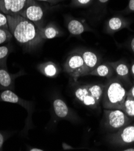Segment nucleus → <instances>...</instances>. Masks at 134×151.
<instances>
[{
    "instance_id": "5701e85b",
    "label": "nucleus",
    "mask_w": 134,
    "mask_h": 151,
    "mask_svg": "<svg viewBox=\"0 0 134 151\" xmlns=\"http://www.w3.org/2000/svg\"><path fill=\"white\" fill-rule=\"evenodd\" d=\"M9 49L7 46L0 47V60L6 58L9 54Z\"/></svg>"
},
{
    "instance_id": "412c9836",
    "label": "nucleus",
    "mask_w": 134,
    "mask_h": 151,
    "mask_svg": "<svg viewBox=\"0 0 134 151\" xmlns=\"http://www.w3.org/2000/svg\"><path fill=\"white\" fill-rule=\"evenodd\" d=\"M13 35L9 29L0 28V45L10 40Z\"/></svg>"
},
{
    "instance_id": "423d86ee",
    "label": "nucleus",
    "mask_w": 134,
    "mask_h": 151,
    "mask_svg": "<svg viewBox=\"0 0 134 151\" xmlns=\"http://www.w3.org/2000/svg\"><path fill=\"white\" fill-rule=\"evenodd\" d=\"M109 142L115 146H125L134 143V124H129L110 135Z\"/></svg>"
},
{
    "instance_id": "b1692460",
    "label": "nucleus",
    "mask_w": 134,
    "mask_h": 151,
    "mask_svg": "<svg viewBox=\"0 0 134 151\" xmlns=\"http://www.w3.org/2000/svg\"><path fill=\"white\" fill-rule=\"evenodd\" d=\"M74 3L78 6H87L91 3L92 0H73Z\"/></svg>"
},
{
    "instance_id": "393cba45",
    "label": "nucleus",
    "mask_w": 134,
    "mask_h": 151,
    "mask_svg": "<svg viewBox=\"0 0 134 151\" xmlns=\"http://www.w3.org/2000/svg\"><path fill=\"white\" fill-rule=\"evenodd\" d=\"M4 142V135L0 132V150L2 149V147L3 146Z\"/></svg>"
},
{
    "instance_id": "6ab92c4d",
    "label": "nucleus",
    "mask_w": 134,
    "mask_h": 151,
    "mask_svg": "<svg viewBox=\"0 0 134 151\" xmlns=\"http://www.w3.org/2000/svg\"><path fill=\"white\" fill-rule=\"evenodd\" d=\"M12 77L6 69L0 68V87L7 88L12 84Z\"/></svg>"
},
{
    "instance_id": "f257e3e1",
    "label": "nucleus",
    "mask_w": 134,
    "mask_h": 151,
    "mask_svg": "<svg viewBox=\"0 0 134 151\" xmlns=\"http://www.w3.org/2000/svg\"><path fill=\"white\" fill-rule=\"evenodd\" d=\"M9 29L13 36L23 47L33 49L43 40L40 28L33 22L17 14L6 15Z\"/></svg>"
},
{
    "instance_id": "f03ea898",
    "label": "nucleus",
    "mask_w": 134,
    "mask_h": 151,
    "mask_svg": "<svg viewBox=\"0 0 134 151\" xmlns=\"http://www.w3.org/2000/svg\"><path fill=\"white\" fill-rule=\"evenodd\" d=\"M127 93V92L120 79L109 78L105 84L101 101L103 108L104 109H119L123 111Z\"/></svg>"
},
{
    "instance_id": "2eb2a0df",
    "label": "nucleus",
    "mask_w": 134,
    "mask_h": 151,
    "mask_svg": "<svg viewBox=\"0 0 134 151\" xmlns=\"http://www.w3.org/2000/svg\"><path fill=\"white\" fill-rule=\"evenodd\" d=\"M68 29L72 35H80L86 31V28L79 20L71 19L68 24Z\"/></svg>"
},
{
    "instance_id": "1a4fd4ad",
    "label": "nucleus",
    "mask_w": 134,
    "mask_h": 151,
    "mask_svg": "<svg viewBox=\"0 0 134 151\" xmlns=\"http://www.w3.org/2000/svg\"><path fill=\"white\" fill-rule=\"evenodd\" d=\"M80 54L83 60L86 70L84 76H86L88 73L99 65V58L94 52L90 51H85L81 52Z\"/></svg>"
},
{
    "instance_id": "6e6552de",
    "label": "nucleus",
    "mask_w": 134,
    "mask_h": 151,
    "mask_svg": "<svg viewBox=\"0 0 134 151\" xmlns=\"http://www.w3.org/2000/svg\"><path fill=\"white\" fill-rule=\"evenodd\" d=\"M74 95H75L76 98L82 104L91 109H96L99 107L100 104L89 93L86 85H82L78 87L74 91Z\"/></svg>"
},
{
    "instance_id": "4468645a",
    "label": "nucleus",
    "mask_w": 134,
    "mask_h": 151,
    "mask_svg": "<svg viewBox=\"0 0 134 151\" xmlns=\"http://www.w3.org/2000/svg\"><path fill=\"white\" fill-rule=\"evenodd\" d=\"M39 69L46 77L53 78L57 76L59 72L57 66L53 62H49L40 65Z\"/></svg>"
},
{
    "instance_id": "7ed1b4c3",
    "label": "nucleus",
    "mask_w": 134,
    "mask_h": 151,
    "mask_svg": "<svg viewBox=\"0 0 134 151\" xmlns=\"http://www.w3.org/2000/svg\"><path fill=\"white\" fill-rule=\"evenodd\" d=\"M133 118L129 117L123 110L119 109H104L103 125L112 133L132 123Z\"/></svg>"
},
{
    "instance_id": "a211bd4d",
    "label": "nucleus",
    "mask_w": 134,
    "mask_h": 151,
    "mask_svg": "<svg viewBox=\"0 0 134 151\" xmlns=\"http://www.w3.org/2000/svg\"><path fill=\"white\" fill-rule=\"evenodd\" d=\"M123 111L130 117L134 118V98L131 93L127 92L124 104Z\"/></svg>"
},
{
    "instance_id": "473e14b6",
    "label": "nucleus",
    "mask_w": 134,
    "mask_h": 151,
    "mask_svg": "<svg viewBox=\"0 0 134 151\" xmlns=\"http://www.w3.org/2000/svg\"><path fill=\"white\" fill-rule=\"evenodd\" d=\"M125 150V151H134V147L125 149V150Z\"/></svg>"
},
{
    "instance_id": "c85d7f7f",
    "label": "nucleus",
    "mask_w": 134,
    "mask_h": 151,
    "mask_svg": "<svg viewBox=\"0 0 134 151\" xmlns=\"http://www.w3.org/2000/svg\"><path fill=\"white\" fill-rule=\"evenodd\" d=\"M38 1H46V2H49V3H56L55 0H38Z\"/></svg>"
},
{
    "instance_id": "0eeeda50",
    "label": "nucleus",
    "mask_w": 134,
    "mask_h": 151,
    "mask_svg": "<svg viewBox=\"0 0 134 151\" xmlns=\"http://www.w3.org/2000/svg\"><path fill=\"white\" fill-rule=\"evenodd\" d=\"M27 2V0H0V12L11 16L19 14Z\"/></svg>"
},
{
    "instance_id": "bb28decb",
    "label": "nucleus",
    "mask_w": 134,
    "mask_h": 151,
    "mask_svg": "<svg viewBox=\"0 0 134 151\" xmlns=\"http://www.w3.org/2000/svg\"><path fill=\"white\" fill-rule=\"evenodd\" d=\"M129 92L131 93V95H132V97L134 98V83H133V86H132L131 88L130 89V90H129Z\"/></svg>"
},
{
    "instance_id": "f8f14e48",
    "label": "nucleus",
    "mask_w": 134,
    "mask_h": 151,
    "mask_svg": "<svg viewBox=\"0 0 134 151\" xmlns=\"http://www.w3.org/2000/svg\"><path fill=\"white\" fill-rule=\"evenodd\" d=\"M53 109L56 115L60 118H65L68 114V107L65 102L61 99H56L54 101Z\"/></svg>"
},
{
    "instance_id": "2f4dec72",
    "label": "nucleus",
    "mask_w": 134,
    "mask_h": 151,
    "mask_svg": "<svg viewBox=\"0 0 134 151\" xmlns=\"http://www.w3.org/2000/svg\"><path fill=\"white\" fill-rule=\"evenodd\" d=\"M109 1V0H99V1L102 4H105L108 1Z\"/></svg>"
},
{
    "instance_id": "dca6fc26",
    "label": "nucleus",
    "mask_w": 134,
    "mask_h": 151,
    "mask_svg": "<svg viewBox=\"0 0 134 151\" xmlns=\"http://www.w3.org/2000/svg\"><path fill=\"white\" fill-rule=\"evenodd\" d=\"M88 91L91 95L100 104L103 94L105 84H86Z\"/></svg>"
},
{
    "instance_id": "c756f323",
    "label": "nucleus",
    "mask_w": 134,
    "mask_h": 151,
    "mask_svg": "<svg viewBox=\"0 0 134 151\" xmlns=\"http://www.w3.org/2000/svg\"><path fill=\"white\" fill-rule=\"evenodd\" d=\"M131 73L133 78H134V63L132 65V66H131Z\"/></svg>"
},
{
    "instance_id": "39448f33",
    "label": "nucleus",
    "mask_w": 134,
    "mask_h": 151,
    "mask_svg": "<svg viewBox=\"0 0 134 151\" xmlns=\"http://www.w3.org/2000/svg\"><path fill=\"white\" fill-rule=\"evenodd\" d=\"M19 14L33 22L39 28L42 27L41 23L44 16V11L35 0H27L25 7Z\"/></svg>"
},
{
    "instance_id": "9b49d317",
    "label": "nucleus",
    "mask_w": 134,
    "mask_h": 151,
    "mask_svg": "<svg viewBox=\"0 0 134 151\" xmlns=\"http://www.w3.org/2000/svg\"><path fill=\"white\" fill-rule=\"evenodd\" d=\"M108 63L112 66L114 72L119 78L124 81H127L129 80V69L125 63L122 62L120 60V61L109 62Z\"/></svg>"
},
{
    "instance_id": "f3484780",
    "label": "nucleus",
    "mask_w": 134,
    "mask_h": 151,
    "mask_svg": "<svg viewBox=\"0 0 134 151\" xmlns=\"http://www.w3.org/2000/svg\"><path fill=\"white\" fill-rule=\"evenodd\" d=\"M124 19L120 17H113L109 19L108 22V29L110 32H117L126 27Z\"/></svg>"
},
{
    "instance_id": "20e7f679",
    "label": "nucleus",
    "mask_w": 134,
    "mask_h": 151,
    "mask_svg": "<svg viewBox=\"0 0 134 151\" xmlns=\"http://www.w3.org/2000/svg\"><path fill=\"white\" fill-rule=\"evenodd\" d=\"M64 70L74 81H77L80 77H84L86 70L80 53H73L68 57L64 64Z\"/></svg>"
},
{
    "instance_id": "7c9ffc66",
    "label": "nucleus",
    "mask_w": 134,
    "mask_h": 151,
    "mask_svg": "<svg viewBox=\"0 0 134 151\" xmlns=\"http://www.w3.org/2000/svg\"><path fill=\"white\" fill-rule=\"evenodd\" d=\"M30 150H31V151H42L43 150L41 149H38V148H33V149H31Z\"/></svg>"
},
{
    "instance_id": "9d476101",
    "label": "nucleus",
    "mask_w": 134,
    "mask_h": 151,
    "mask_svg": "<svg viewBox=\"0 0 134 151\" xmlns=\"http://www.w3.org/2000/svg\"><path fill=\"white\" fill-rule=\"evenodd\" d=\"M114 73V70L113 68L108 63H107L99 65L86 75H95V76L110 78L112 77Z\"/></svg>"
},
{
    "instance_id": "cd10ccee",
    "label": "nucleus",
    "mask_w": 134,
    "mask_h": 151,
    "mask_svg": "<svg viewBox=\"0 0 134 151\" xmlns=\"http://www.w3.org/2000/svg\"><path fill=\"white\" fill-rule=\"evenodd\" d=\"M130 47H131V49H132V51L134 52V37L132 39V40L131 41Z\"/></svg>"
},
{
    "instance_id": "aec40b11",
    "label": "nucleus",
    "mask_w": 134,
    "mask_h": 151,
    "mask_svg": "<svg viewBox=\"0 0 134 151\" xmlns=\"http://www.w3.org/2000/svg\"><path fill=\"white\" fill-rule=\"evenodd\" d=\"M20 100L19 97L10 90H6L0 94V101L3 102L19 104Z\"/></svg>"
},
{
    "instance_id": "ddd939ff",
    "label": "nucleus",
    "mask_w": 134,
    "mask_h": 151,
    "mask_svg": "<svg viewBox=\"0 0 134 151\" xmlns=\"http://www.w3.org/2000/svg\"><path fill=\"white\" fill-rule=\"evenodd\" d=\"M40 35L42 39H51L60 35L59 29L53 25H49L45 27H41Z\"/></svg>"
},
{
    "instance_id": "4be33fe9",
    "label": "nucleus",
    "mask_w": 134,
    "mask_h": 151,
    "mask_svg": "<svg viewBox=\"0 0 134 151\" xmlns=\"http://www.w3.org/2000/svg\"><path fill=\"white\" fill-rule=\"evenodd\" d=\"M0 28L9 29L8 22L6 15L1 12H0Z\"/></svg>"
},
{
    "instance_id": "a878e982",
    "label": "nucleus",
    "mask_w": 134,
    "mask_h": 151,
    "mask_svg": "<svg viewBox=\"0 0 134 151\" xmlns=\"http://www.w3.org/2000/svg\"><path fill=\"white\" fill-rule=\"evenodd\" d=\"M129 9L130 10L134 11V0H130L129 1Z\"/></svg>"
}]
</instances>
